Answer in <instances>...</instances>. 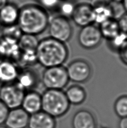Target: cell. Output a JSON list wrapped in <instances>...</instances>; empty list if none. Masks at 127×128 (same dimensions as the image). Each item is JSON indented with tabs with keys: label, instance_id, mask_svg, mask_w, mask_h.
<instances>
[{
	"label": "cell",
	"instance_id": "11",
	"mask_svg": "<svg viewBox=\"0 0 127 128\" xmlns=\"http://www.w3.org/2000/svg\"><path fill=\"white\" fill-rule=\"evenodd\" d=\"M91 4L92 7L94 23L99 26L106 20L113 18L110 1L106 0H94Z\"/></svg>",
	"mask_w": 127,
	"mask_h": 128
},
{
	"label": "cell",
	"instance_id": "2",
	"mask_svg": "<svg viewBox=\"0 0 127 128\" xmlns=\"http://www.w3.org/2000/svg\"><path fill=\"white\" fill-rule=\"evenodd\" d=\"M36 53L38 63L45 68L62 66L69 56L65 43L50 36L39 41Z\"/></svg>",
	"mask_w": 127,
	"mask_h": 128
},
{
	"label": "cell",
	"instance_id": "9",
	"mask_svg": "<svg viewBox=\"0 0 127 128\" xmlns=\"http://www.w3.org/2000/svg\"><path fill=\"white\" fill-rule=\"evenodd\" d=\"M71 19L77 26L81 28L94 24L91 4L87 2L77 4Z\"/></svg>",
	"mask_w": 127,
	"mask_h": 128
},
{
	"label": "cell",
	"instance_id": "15",
	"mask_svg": "<svg viewBox=\"0 0 127 128\" xmlns=\"http://www.w3.org/2000/svg\"><path fill=\"white\" fill-rule=\"evenodd\" d=\"M21 107L29 115L42 110V95L34 90L25 92Z\"/></svg>",
	"mask_w": 127,
	"mask_h": 128
},
{
	"label": "cell",
	"instance_id": "34",
	"mask_svg": "<svg viewBox=\"0 0 127 128\" xmlns=\"http://www.w3.org/2000/svg\"><path fill=\"white\" fill-rule=\"evenodd\" d=\"M110 1L114 2H117V3H122L123 0H110Z\"/></svg>",
	"mask_w": 127,
	"mask_h": 128
},
{
	"label": "cell",
	"instance_id": "30",
	"mask_svg": "<svg viewBox=\"0 0 127 128\" xmlns=\"http://www.w3.org/2000/svg\"><path fill=\"white\" fill-rule=\"evenodd\" d=\"M118 54L122 62L127 65V40L119 50Z\"/></svg>",
	"mask_w": 127,
	"mask_h": 128
},
{
	"label": "cell",
	"instance_id": "21",
	"mask_svg": "<svg viewBox=\"0 0 127 128\" xmlns=\"http://www.w3.org/2000/svg\"><path fill=\"white\" fill-rule=\"evenodd\" d=\"M16 64L20 68H30L38 63L37 53L34 50H20Z\"/></svg>",
	"mask_w": 127,
	"mask_h": 128
},
{
	"label": "cell",
	"instance_id": "16",
	"mask_svg": "<svg viewBox=\"0 0 127 128\" xmlns=\"http://www.w3.org/2000/svg\"><path fill=\"white\" fill-rule=\"evenodd\" d=\"M72 128H96L94 115L87 110H80L74 114L72 120Z\"/></svg>",
	"mask_w": 127,
	"mask_h": 128
},
{
	"label": "cell",
	"instance_id": "28",
	"mask_svg": "<svg viewBox=\"0 0 127 128\" xmlns=\"http://www.w3.org/2000/svg\"><path fill=\"white\" fill-rule=\"evenodd\" d=\"M120 32L127 37V13H125L118 19Z\"/></svg>",
	"mask_w": 127,
	"mask_h": 128
},
{
	"label": "cell",
	"instance_id": "29",
	"mask_svg": "<svg viewBox=\"0 0 127 128\" xmlns=\"http://www.w3.org/2000/svg\"><path fill=\"white\" fill-rule=\"evenodd\" d=\"M10 109L0 100V126L4 124Z\"/></svg>",
	"mask_w": 127,
	"mask_h": 128
},
{
	"label": "cell",
	"instance_id": "19",
	"mask_svg": "<svg viewBox=\"0 0 127 128\" xmlns=\"http://www.w3.org/2000/svg\"><path fill=\"white\" fill-rule=\"evenodd\" d=\"M64 92L70 104L73 105L83 104L87 96L85 89L77 84L69 86Z\"/></svg>",
	"mask_w": 127,
	"mask_h": 128
},
{
	"label": "cell",
	"instance_id": "17",
	"mask_svg": "<svg viewBox=\"0 0 127 128\" xmlns=\"http://www.w3.org/2000/svg\"><path fill=\"white\" fill-rule=\"evenodd\" d=\"M56 118L41 110L30 115L29 128H56Z\"/></svg>",
	"mask_w": 127,
	"mask_h": 128
},
{
	"label": "cell",
	"instance_id": "18",
	"mask_svg": "<svg viewBox=\"0 0 127 128\" xmlns=\"http://www.w3.org/2000/svg\"><path fill=\"white\" fill-rule=\"evenodd\" d=\"M20 8L16 4L8 2L0 10V20L3 26L17 24Z\"/></svg>",
	"mask_w": 127,
	"mask_h": 128
},
{
	"label": "cell",
	"instance_id": "6",
	"mask_svg": "<svg viewBox=\"0 0 127 128\" xmlns=\"http://www.w3.org/2000/svg\"><path fill=\"white\" fill-rule=\"evenodd\" d=\"M69 81L76 83H83L88 81L92 76V70L90 64L83 59L72 61L66 68Z\"/></svg>",
	"mask_w": 127,
	"mask_h": 128
},
{
	"label": "cell",
	"instance_id": "10",
	"mask_svg": "<svg viewBox=\"0 0 127 128\" xmlns=\"http://www.w3.org/2000/svg\"><path fill=\"white\" fill-rule=\"evenodd\" d=\"M39 83V76L35 70L24 68L20 70L15 83L25 92L33 90Z\"/></svg>",
	"mask_w": 127,
	"mask_h": 128
},
{
	"label": "cell",
	"instance_id": "38",
	"mask_svg": "<svg viewBox=\"0 0 127 128\" xmlns=\"http://www.w3.org/2000/svg\"><path fill=\"white\" fill-rule=\"evenodd\" d=\"M2 59H3V58H2V57H1V54H0V60H2Z\"/></svg>",
	"mask_w": 127,
	"mask_h": 128
},
{
	"label": "cell",
	"instance_id": "5",
	"mask_svg": "<svg viewBox=\"0 0 127 128\" xmlns=\"http://www.w3.org/2000/svg\"><path fill=\"white\" fill-rule=\"evenodd\" d=\"M48 29L50 37L64 43L73 35V27L69 19L60 15L50 19Z\"/></svg>",
	"mask_w": 127,
	"mask_h": 128
},
{
	"label": "cell",
	"instance_id": "14",
	"mask_svg": "<svg viewBox=\"0 0 127 128\" xmlns=\"http://www.w3.org/2000/svg\"><path fill=\"white\" fill-rule=\"evenodd\" d=\"M20 68L15 62L2 59L0 60V84L15 83L19 75Z\"/></svg>",
	"mask_w": 127,
	"mask_h": 128
},
{
	"label": "cell",
	"instance_id": "24",
	"mask_svg": "<svg viewBox=\"0 0 127 128\" xmlns=\"http://www.w3.org/2000/svg\"><path fill=\"white\" fill-rule=\"evenodd\" d=\"M1 33V36L12 39L18 42L23 34V33L17 24L12 25V26H3Z\"/></svg>",
	"mask_w": 127,
	"mask_h": 128
},
{
	"label": "cell",
	"instance_id": "37",
	"mask_svg": "<svg viewBox=\"0 0 127 128\" xmlns=\"http://www.w3.org/2000/svg\"><path fill=\"white\" fill-rule=\"evenodd\" d=\"M0 128H8L7 126H6V125H1V126H0Z\"/></svg>",
	"mask_w": 127,
	"mask_h": 128
},
{
	"label": "cell",
	"instance_id": "33",
	"mask_svg": "<svg viewBox=\"0 0 127 128\" xmlns=\"http://www.w3.org/2000/svg\"><path fill=\"white\" fill-rule=\"evenodd\" d=\"M122 4H123L124 10H125L126 12L127 13V0H123Z\"/></svg>",
	"mask_w": 127,
	"mask_h": 128
},
{
	"label": "cell",
	"instance_id": "27",
	"mask_svg": "<svg viewBox=\"0 0 127 128\" xmlns=\"http://www.w3.org/2000/svg\"><path fill=\"white\" fill-rule=\"evenodd\" d=\"M62 0H37L38 4L47 11H57Z\"/></svg>",
	"mask_w": 127,
	"mask_h": 128
},
{
	"label": "cell",
	"instance_id": "12",
	"mask_svg": "<svg viewBox=\"0 0 127 128\" xmlns=\"http://www.w3.org/2000/svg\"><path fill=\"white\" fill-rule=\"evenodd\" d=\"M30 115L21 107L11 109L4 122V125L8 128H26Z\"/></svg>",
	"mask_w": 127,
	"mask_h": 128
},
{
	"label": "cell",
	"instance_id": "35",
	"mask_svg": "<svg viewBox=\"0 0 127 128\" xmlns=\"http://www.w3.org/2000/svg\"><path fill=\"white\" fill-rule=\"evenodd\" d=\"M96 128H110L108 126H103V125H100L99 126H97Z\"/></svg>",
	"mask_w": 127,
	"mask_h": 128
},
{
	"label": "cell",
	"instance_id": "31",
	"mask_svg": "<svg viewBox=\"0 0 127 128\" xmlns=\"http://www.w3.org/2000/svg\"><path fill=\"white\" fill-rule=\"evenodd\" d=\"M119 128H127V117L121 118L118 124Z\"/></svg>",
	"mask_w": 127,
	"mask_h": 128
},
{
	"label": "cell",
	"instance_id": "25",
	"mask_svg": "<svg viewBox=\"0 0 127 128\" xmlns=\"http://www.w3.org/2000/svg\"><path fill=\"white\" fill-rule=\"evenodd\" d=\"M115 113L120 118L127 117V95L119 97L114 104Z\"/></svg>",
	"mask_w": 127,
	"mask_h": 128
},
{
	"label": "cell",
	"instance_id": "36",
	"mask_svg": "<svg viewBox=\"0 0 127 128\" xmlns=\"http://www.w3.org/2000/svg\"><path fill=\"white\" fill-rule=\"evenodd\" d=\"M2 27H3V26H2V24L1 22V20H0V33H1V32Z\"/></svg>",
	"mask_w": 127,
	"mask_h": 128
},
{
	"label": "cell",
	"instance_id": "1",
	"mask_svg": "<svg viewBox=\"0 0 127 128\" xmlns=\"http://www.w3.org/2000/svg\"><path fill=\"white\" fill-rule=\"evenodd\" d=\"M48 12L38 4H28L20 8L17 25L23 34L37 36L48 28Z\"/></svg>",
	"mask_w": 127,
	"mask_h": 128
},
{
	"label": "cell",
	"instance_id": "26",
	"mask_svg": "<svg viewBox=\"0 0 127 128\" xmlns=\"http://www.w3.org/2000/svg\"><path fill=\"white\" fill-rule=\"evenodd\" d=\"M127 40V37L124 34L120 33L108 41V46L113 52H118L119 50Z\"/></svg>",
	"mask_w": 127,
	"mask_h": 128
},
{
	"label": "cell",
	"instance_id": "7",
	"mask_svg": "<svg viewBox=\"0 0 127 128\" xmlns=\"http://www.w3.org/2000/svg\"><path fill=\"white\" fill-rule=\"evenodd\" d=\"M25 93L15 83L0 86V100L10 110L21 107Z\"/></svg>",
	"mask_w": 127,
	"mask_h": 128
},
{
	"label": "cell",
	"instance_id": "20",
	"mask_svg": "<svg viewBox=\"0 0 127 128\" xmlns=\"http://www.w3.org/2000/svg\"><path fill=\"white\" fill-rule=\"evenodd\" d=\"M99 28L103 38L107 40H112L120 33L118 20L114 18L106 20L99 25Z\"/></svg>",
	"mask_w": 127,
	"mask_h": 128
},
{
	"label": "cell",
	"instance_id": "8",
	"mask_svg": "<svg viewBox=\"0 0 127 128\" xmlns=\"http://www.w3.org/2000/svg\"><path fill=\"white\" fill-rule=\"evenodd\" d=\"M103 39L99 28L94 24L81 28L78 35L79 44L86 50L96 48Z\"/></svg>",
	"mask_w": 127,
	"mask_h": 128
},
{
	"label": "cell",
	"instance_id": "23",
	"mask_svg": "<svg viewBox=\"0 0 127 128\" xmlns=\"http://www.w3.org/2000/svg\"><path fill=\"white\" fill-rule=\"evenodd\" d=\"M76 4L73 0H62L57 11L59 15L69 19L72 17Z\"/></svg>",
	"mask_w": 127,
	"mask_h": 128
},
{
	"label": "cell",
	"instance_id": "3",
	"mask_svg": "<svg viewBox=\"0 0 127 128\" xmlns=\"http://www.w3.org/2000/svg\"><path fill=\"white\" fill-rule=\"evenodd\" d=\"M70 105L63 90H45L42 94V110L54 118L66 114Z\"/></svg>",
	"mask_w": 127,
	"mask_h": 128
},
{
	"label": "cell",
	"instance_id": "22",
	"mask_svg": "<svg viewBox=\"0 0 127 128\" xmlns=\"http://www.w3.org/2000/svg\"><path fill=\"white\" fill-rule=\"evenodd\" d=\"M39 40L37 36L31 34H23L19 40V46L20 50H36Z\"/></svg>",
	"mask_w": 127,
	"mask_h": 128
},
{
	"label": "cell",
	"instance_id": "4",
	"mask_svg": "<svg viewBox=\"0 0 127 128\" xmlns=\"http://www.w3.org/2000/svg\"><path fill=\"white\" fill-rule=\"evenodd\" d=\"M41 80L46 90H63L69 82L66 68L63 65L45 68Z\"/></svg>",
	"mask_w": 127,
	"mask_h": 128
},
{
	"label": "cell",
	"instance_id": "32",
	"mask_svg": "<svg viewBox=\"0 0 127 128\" xmlns=\"http://www.w3.org/2000/svg\"><path fill=\"white\" fill-rule=\"evenodd\" d=\"M8 2V0H0V10H1L6 4H7Z\"/></svg>",
	"mask_w": 127,
	"mask_h": 128
},
{
	"label": "cell",
	"instance_id": "13",
	"mask_svg": "<svg viewBox=\"0 0 127 128\" xmlns=\"http://www.w3.org/2000/svg\"><path fill=\"white\" fill-rule=\"evenodd\" d=\"M20 54V49L18 41L1 36L0 54L2 58L7 59L16 63Z\"/></svg>",
	"mask_w": 127,
	"mask_h": 128
}]
</instances>
